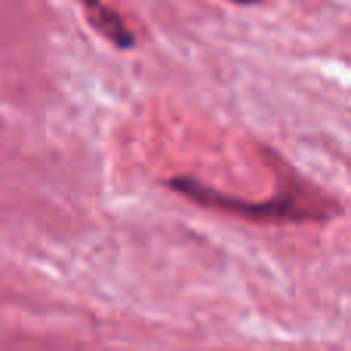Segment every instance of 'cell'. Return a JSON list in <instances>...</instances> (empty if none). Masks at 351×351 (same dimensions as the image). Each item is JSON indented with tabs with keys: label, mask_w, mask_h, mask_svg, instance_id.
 I'll list each match as a JSON object with an SVG mask.
<instances>
[{
	"label": "cell",
	"mask_w": 351,
	"mask_h": 351,
	"mask_svg": "<svg viewBox=\"0 0 351 351\" xmlns=\"http://www.w3.org/2000/svg\"><path fill=\"white\" fill-rule=\"evenodd\" d=\"M167 185L182 197L200 204L204 210L228 213V216H241L250 222H327L342 213L339 200L321 194L299 176H293L280 188V194H271L268 200H243L234 194H222L213 185L191 179V176H173Z\"/></svg>",
	"instance_id": "1"
},
{
	"label": "cell",
	"mask_w": 351,
	"mask_h": 351,
	"mask_svg": "<svg viewBox=\"0 0 351 351\" xmlns=\"http://www.w3.org/2000/svg\"><path fill=\"white\" fill-rule=\"evenodd\" d=\"M86 10V19H90V25L99 31V34L105 37V40H111L117 49H130L136 43L133 31H130V25L123 22L121 16H117L114 10H111L105 0H80Z\"/></svg>",
	"instance_id": "2"
},
{
	"label": "cell",
	"mask_w": 351,
	"mask_h": 351,
	"mask_svg": "<svg viewBox=\"0 0 351 351\" xmlns=\"http://www.w3.org/2000/svg\"><path fill=\"white\" fill-rule=\"evenodd\" d=\"M231 3H243V6H253V3H259V0H231Z\"/></svg>",
	"instance_id": "3"
}]
</instances>
